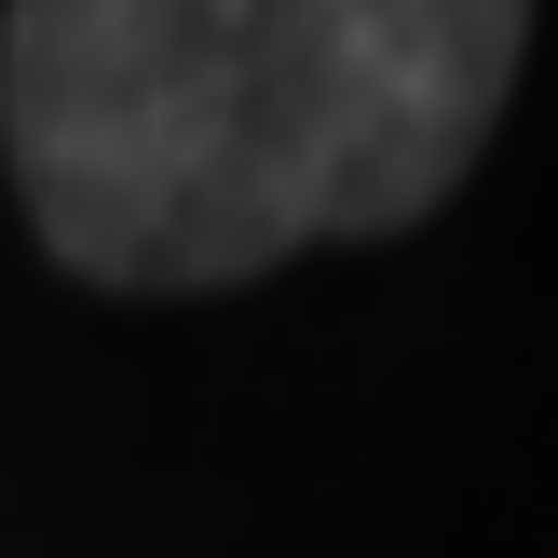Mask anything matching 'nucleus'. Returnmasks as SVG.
I'll return each instance as SVG.
<instances>
[{"instance_id":"1","label":"nucleus","mask_w":558,"mask_h":558,"mask_svg":"<svg viewBox=\"0 0 558 558\" xmlns=\"http://www.w3.org/2000/svg\"><path fill=\"white\" fill-rule=\"evenodd\" d=\"M532 0H0V163L54 272L191 300L477 178Z\"/></svg>"}]
</instances>
